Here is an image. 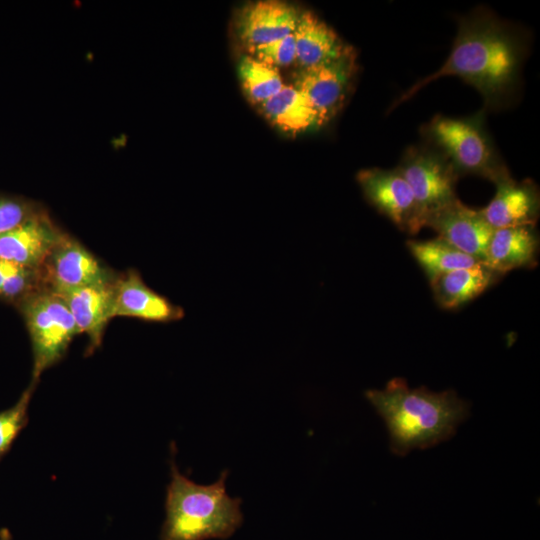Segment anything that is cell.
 Wrapping results in <instances>:
<instances>
[{
	"instance_id": "6da1fadb",
	"label": "cell",
	"mask_w": 540,
	"mask_h": 540,
	"mask_svg": "<svg viewBox=\"0 0 540 540\" xmlns=\"http://www.w3.org/2000/svg\"><path fill=\"white\" fill-rule=\"evenodd\" d=\"M527 53L528 37L520 28L479 7L459 20L453 47L443 65L405 91L390 110L446 76L473 86L481 94L485 110L503 108L519 88Z\"/></svg>"
},
{
	"instance_id": "7a4b0ae2",
	"label": "cell",
	"mask_w": 540,
	"mask_h": 540,
	"mask_svg": "<svg viewBox=\"0 0 540 540\" xmlns=\"http://www.w3.org/2000/svg\"><path fill=\"white\" fill-rule=\"evenodd\" d=\"M365 396L385 421L391 451L398 456L449 440L470 415V404L454 390L410 388L403 378L367 390Z\"/></svg>"
},
{
	"instance_id": "3957f363",
	"label": "cell",
	"mask_w": 540,
	"mask_h": 540,
	"mask_svg": "<svg viewBox=\"0 0 540 540\" xmlns=\"http://www.w3.org/2000/svg\"><path fill=\"white\" fill-rule=\"evenodd\" d=\"M228 470L218 480L201 485L180 473L171 461V480L166 489V517L160 540L226 539L241 526V499L226 491Z\"/></svg>"
},
{
	"instance_id": "277c9868",
	"label": "cell",
	"mask_w": 540,
	"mask_h": 540,
	"mask_svg": "<svg viewBox=\"0 0 540 540\" xmlns=\"http://www.w3.org/2000/svg\"><path fill=\"white\" fill-rule=\"evenodd\" d=\"M421 134L459 177L474 175L495 185L512 177L487 130L485 109L461 118L436 115L423 126Z\"/></svg>"
},
{
	"instance_id": "5b68a950",
	"label": "cell",
	"mask_w": 540,
	"mask_h": 540,
	"mask_svg": "<svg viewBox=\"0 0 540 540\" xmlns=\"http://www.w3.org/2000/svg\"><path fill=\"white\" fill-rule=\"evenodd\" d=\"M22 312L33 349V381L57 363L73 337L79 333L75 320L61 297L38 290L25 297Z\"/></svg>"
},
{
	"instance_id": "8992f818",
	"label": "cell",
	"mask_w": 540,
	"mask_h": 540,
	"mask_svg": "<svg viewBox=\"0 0 540 540\" xmlns=\"http://www.w3.org/2000/svg\"><path fill=\"white\" fill-rule=\"evenodd\" d=\"M396 169L414 194L424 227L429 215L458 199L459 176L448 160L426 143L408 147Z\"/></svg>"
},
{
	"instance_id": "52a82bcc",
	"label": "cell",
	"mask_w": 540,
	"mask_h": 540,
	"mask_svg": "<svg viewBox=\"0 0 540 540\" xmlns=\"http://www.w3.org/2000/svg\"><path fill=\"white\" fill-rule=\"evenodd\" d=\"M40 290L56 295L113 282L109 271L79 242L63 236L37 268Z\"/></svg>"
},
{
	"instance_id": "ba28073f",
	"label": "cell",
	"mask_w": 540,
	"mask_h": 540,
	"mask_svg": "<svg viewBox=\"0 0 540 540\" xmlns=\"http://www.w3.org/2000/svg\"><path fill=\"white\" fill-rule=\"evenodd\" d=\"M356 179L367 202L400 230L416 234L424 227L414 194L396 168L364 169Z\"/></svg>"
},
{
	"instance_id": "9c48e42d",
	"label": "cell",
	"mask_w": 540,
	"mask_h": 540,
	"mask_svg": "<svg viewBox=\"0 0 540 540\" xmlns=\"http://www.w3.org/2000/svg\"><path fill=\"white\" fill-rule=\"evenodd\" d=\"M357 70L355 52L335 60L301 68L295 75L294 87L316 110L320 126L327 123L342 108L352 87Z\"/></svg>"
},
{
	"instance_id": "30bf717a",
	"label": "cell",
	"mask_w": 540,
	"mask_h": 540,
	"mask_svg": "<svg viewBox=\"0 0 540 540\" xmlns=\"http://www.w3.org/2000/svg\"><path fill=\"white\" fill-rule=\"evenodd\" d=\"M425 227H430L455 248L485 262L488 244L494 229L480 210L470 208L459 199L429 215Z\"/></svg>"
},
{
	"instance_id": "8fae6325",
	"label": "cell",
	"mask_w": 540,
	"mask_h": 540,
	"mask_svg": "<svg viewBox=\"0 0 540 540\" xmlns=\"http://www.w3.org/2000/svg\"><path fill=\"white\" fill-rule=\"evenodd\" d=\"M299 13L277 0L248 3L237 14L238 37L248 49L271 43L293 33Z\"/></svg>"
},
{
	"instance_id": "7c38bea8",
	"label": "cell",
	"mask_w": 540,
	"mask_h": 540,
	"mask_svg": "<svg viewBox=\"0 0 540 540\" xmlns=\"http://www.w3.org/2000/svg\"><path fill=\"white\" fill-rule=\"evenodd\" d=\"M496 193L489 204L480 209L488 224L500 228L533 225L539 216L540 195L530 179L516 181L512 177L496 185Z\"/></svg>"
},
{
	"instance_id": "4fadbf2b",
	"label": "cell",
	"mask_w": 540,
	"mask_h": 540,
	"mask_svg": "<svg viewBox=\"0 0 540 540\" xmlns=\"http://www.w3.org/2000/svg\"><path fill=\"white\" fill-rule=\"evenodd\" d=\"M126 316L151 322H172L184 317L182 307L149 288L135 270L114 281L112 317Z\"/></svg>"
},
{
	"instance_id": "5bb4252c",
	"label": "cell",
	"mask_w": 540,
	"mask_h": 540,
	"mask_svg": "<svg viewBox=\"0 0 540 540\" xmlns=\"http://www.w3.org/2000/svg\"><path fill=\"white\" fill-rule=\"evenodd\" d=\"M63 236L48 220L33 215L0 235V259L37 269Z\"/></svg>"
},
{
	"instance_id": "9a60e30c",
	"label": "cell",
	"mask_w": 540,
	"mask_h": 540,
	"mask_svg": "<svg viewBox=\"0 0 540 540\" xmlns=\"http://www.w3.org/2000/svg\"><path fill=\"white\" fill-rule=\"evenodd\" d=\"M58 296L69 308L79 333L88 335V351L92 353L101 345L104 328L113 318L114 281L74 289Z\"/></svg>"
},
{
	"instance_id": "2e32d148",
	"label": "cell",
	"mask_w": 540,
	"mask_h": 540,
	"mask_svg": "<svg viewBox=\"0 0 540 540\" xmlns=\"http://www.w3.org/2000/svg\"><path fill=\"white\" fill-rule=\"evenodd\" d=\"M538 249L539 234L536 226L495 229L488 244L484 264L502 276L514 269L534 266Z\"/></svg>"
},
{
	"instance_id": "e0dca14e",
	"label": "cell",
	"mask_w": 540,
	"mask_h": 540,
	"mask_svg": "<svg viewBox=\"0 0 540 540\" xmlns=\"http://www.w3.org/2000/svg\"><path fill=\"white\" fill-rule=\"evenodd\" d=\"M296 62L301 68L320 65L347 54L353 48L311 11L299 13L293 31Z\"/></svg>"
},
{
	"instance_id": "ac0fdd59",
	"label": "cell",
	"mask_w": 540,
	"mask_h": 540,
	"mask_svg": "<svg viewBox=\"0 0 540 540\" xmlns=\"http://www.w3.org/2000/svg\"><path fill=\"white\" fill-rule=\"evenodd\" d=\"M501 277L483 262L445 273L430 282L439 307L457 309L481 295Z\"/></svg>"
},
{
	"instance_id": "d6986e66",
	"label": "cell",
	"mask_w": 540,
	"mask_h": 540,
	"mask_svg": "<svg viewBox=\"0 0 540 540\" xmlns=\"http://www.w3.org/2000/svg\"><path fill=\"white\" fill-rule=\"evenodd\" d=\"M260 108L272 124L287 133H300L320 126L316 110L293 85H284Z\"/></svg>"
},
{
	"instance_id": "ffe728a7",
	"label": "cell",
	"mask_w": 540,
	"mask_h": 540,
	"mask_svg": "<svg viewBox=\"0 0 540 540\" xmlns=\"http://www.w3.org/2000/svg\"><path fill=\"white\" fill-rule=\"evenodd\" d=\"M406 244L429 282L445 273L481 263L438 236L425 241L409 240Z\"/></svg>"
},
{
	"instance_id": "44dd1931",
	"label": "cell",
	"mask_w": 540,
	"mask_h": 540,
	"mask_svg": "<svg viewBox=\"0 0 540 540\" xmlns=\"http://www.w3.org/2000/svg\"><path fill=\"white\" fill-rule=\"evenodd\" d=\"M238 72L245 95L252 103L259 106L277 94L285 85L276 67L251 55L242 57Z\"/></svg>"
},
{
	"instance_id": "7402d4cb",
	"label": "cell",
	"mask_w": 540,
	"mask_h": 540,
	"mask_svg": "<svg viewBox=\"0 0 540 540\" xmlns=\"http://www.w3.org/2000/svg\"><path fill=\"white\" fill-rule=\"evenodd\" d=\"M36 383L32 380L13 406L0 411V461L28 423V408Z\"/></svg>"
},
{
	"instance_id": "603a6c76",
	"label": "cell",
	"mask_w": 540,
	"mask_h": 540,
	"mask_svg": "<svg viewBox=\"0 0 540 540\" xmlns=\"http://www.w3.org/2000/svg\"><path fill=\"white\" fill-rule=\"evenodd\" d=\"M248 50L254 58L276 68L296 62L293 33L271 43Z\"/></svg>"
},
{
	"instance_id": "cb8c5ba5",
	"label": "cell",
	"mask_w": 540,
	"mask_h": 540,
	"mask_svg": "<svg viewBox=\"0 0 540 540\" xmlns=\"http://www.w3.org/2000/svg\"><path fill=\"white\" fill-rule=\"evenodd\" d=\"M33 215L26 205L9 199H0V235L18 227Z\"/></svg>"
},
{
	"instance_id": "d4e9b609",
	"label": "cell",
	"mask_w": 540,
	"mask_h": 540,
	"mask_svg": "<svg viewBox=\"0 0 540 540\" xmlns=\"http://www.w3.org/2000/svg\"><path fill=\"white\" fill-rule=\"evenodd\" d=\"M37 276V269L27 268L18 265L15 270L6 279L0 290V295L13 299L23 293L32 285L33 277Z\"/></svg>"
},
{
	"instance_id": "484cf974",
	"label": "cell",
	"mask_w": 540,
	"mask_h": 540,
	"mask_svg": "<svg viewBox=\"0 0 540 540\" xmlns=\"http://www.w3.org/2000/svg\"><path fill=\"white\" fill-rule=\"evenodd\" d=\"M18 265L10 261L0 259V290L6 279L15 270Z\"/></svg>"
},
{
	"instance_id": "4316f807",
	"label": "cell",
	"mask_w": 540,
	"mask_h": 540,
	"mask_svg": "<svg viewBox=\"0 0 540 540\" xmlns=\"http://www.w3.org/2000/svg\"><path fill=\"white\" fill-rule=\"evenodd\" d=\"M0 540H12V534L7 528L0 529Z\"/></svg>"
}]
</instances>
